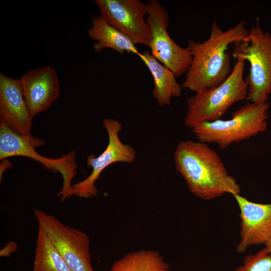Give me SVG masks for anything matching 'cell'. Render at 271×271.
<instances>
[{"mask_svg": "<svg viewBox=\"0 0 271 271\" xmlns=\"http://www.w3.org/2000/svg\"><path fill=\"white\" fill-rule=\"evenodd\" d=\"M240 210V240L236 252L243 253L249 246L264 244L271 239V203L251 202L240 194L234 196Z\"/></svg>", "mask_w": 271, "mask_h": 271, "instance_id": "cell-12", "label": "cell"}, {"mask_svg": "<svg viewBox=\"0 0 271 271\" xmlns=\"http://www.w3.org/2000/svg\"><path fill=\"white\" fill-rule=\"evenodd\" d=\"M234 271H271V254L264 247L255 254L246 255Z\"/></svg>", "mask_w": 271, "mask_h": 271, "instance_id": "cell-18", "label": "cell"}, {"mask_svg": "<svg viewBox=\"0 0 271 271\" xmlns=\"http://www.w3.org/2000/svg\"><path fill=\"white\" fill-rule=\"evenodd\" d=\"M35 147L13 131L0 119V160L13 156H24L32 159L51 171L61 174L62 187L57 193L61 202L73 195L72 181L76 174V152L71 151L58 159L44 157L35 150Z\"/></svg>", "mask_w": 271, "mask_h": 271, "instance_id": "cell-8", "label": "cell"}, {"mask_svg": "<svg viewBox=\"0 0 271 271\" xmlns=\"http://www.w3.org/2000/svg\"><path fill=\"white\" fill-rule=\"evenodd\" d=\"M146 18L150 32L149 47L151 54L160 62L169 68L176 77L188 71L192 61L190 50L176 44L170 37L167 28L169 18L167 11L157 0L147 2Z\"/></svg>", "mask_w": 271, "mask_h": 271, "instance_id": "cell-7", "label": "cell"}, {"mask_svg": "<svg viewBox=\"0 0 271 271\" xmlns=\"http://www.w3.org/2000/svg\"><path fill=\"white\" fill-rule=\"evenodd\" d=\"M249 31L244 20L225 31L214 20L207 40L203 42L189 40L187 48L193 58L182 87L196 93L223 83L232 71L229 46L246 37Z\"/></svg>", "mask_w": 271, "mask_h": 271, "instance_id": "cell-1", "label": "cell"}, {"mask_svg": "<svg viewBox=\"0 0 271 271\" xmlns=\"http://www.w3.org/2000/svg\"><path fill=\"white\" fill-rule=\"evenodd\" d=\"M109 271H171L163 256L153 249L128 252L116 260Z\"/></svg>", "mask_w": 271, "mask_h": 271, "instance_id": "cell-16", "label": "cell"}, {"mask_svg": "<svg viewBox=\"0 0 271 271\" xmlns=\"http://www.w3.org/2000/svg\"><path fill=\"white\" fill-rule=\"evenodd\" d=\"M20 79L33 117L47 109L59 96V78L55 70L50 66L29 70Z\"/></svg>", "mask_w": 271, "mask_h": 271, "instance_id": "cell-13", "label": "cell"}, {"mask_svg": "<svg viewBox=\"0 0 271 271\" xmlns=\"http://www.w3.org/2000/svg\"><path fill=\"white\" fill-rule=\"evenodd\" d=\"M38 228L49 238L72 271H94L91 262L90 239L82 230L62 222L41 209H34Z\"/></svg>", "mask_w": 271, "mask_h": 271, "instance_id": "cell-6", "label": "cell"}, {"mask_svg": "<svg viewBox=\"0 0 271 271\" xmlns=\"http://www.w3.org/2000/svg\"><path fill=\"white\" fill-rule=\"evenodd\" d=\"M17 244L13 241H10L0 250V255L3 257H9L12 253L16 251L17 249Z\"/></svg>", "mask_w": 271, "mask_h": 271, "instance_id": "cell-19", "label": "cell"}, {"mask_svg": "<svg viewBox=\"0 0 271 271\" xmlns=\"http://www.w3.org/2000/svg\"><path fill=\"white\" fill-rule=\"evenodd\" d=\"M102 124L108 133L107 146L98 156L91 154L87 157L86 164L92 168V171L86 179L72 185L73 194L77 197L89 198L96 196L98 190L95 182L106 168L116 162L130 164L136 160L134 149L123 144L119 138V133L122 128L121 123L114 119L106 118Z\"/></svg>", "mask_w": 271, "mask_h": 271, "instance_id": "cell-9", "label": "cell"}, {"mask_svg": "<svg viewBox=\"0 0 271 271\" xmlns=\"http://www.w3.org/2000/svg\"><path fill=\"white\" fill-rule=\"evenodd\" d=\"M1 119L35 148L46 142L31 134L33 116L26 102L20 79L0 73Z\"/></svg>", "mask_w": 271, "mask_h": 271, "instance_id": "cell-11", "label": "cell"}, {"mask_svg": "<svg viewBox=\"0 0 271 271\" xmlns=\"http://www.w3.org/2000/svg\"><path fill=\"white\" fill-rule=\"evenodd\" d=\"M100 16L135 44L149 46L151 36L146 19L147 5L139 0H95Z\"/></svg>", "mask_w": 271, "mask_h": 271, "instance_id": "cell-10", "label": "cell"}, {"mask_svg": "<svg viewBox=\"0 0 271 271\" xmlns=\"http://www.w3.org/2000/svg\"><path fill=\"white\" fill-rule=\"evenodd\" d=\"M148 68L154 80L153 95L160 107L169 105L172 98L180 97L182 86L174 73L157 60L148 51L138 56Z\"/></svg>", "mask_w": 271, "mask_h": 271, "instance_id": "cell-14", "label": "cell"}, {"mask_svg": "<svg viewBox=\"0 0 271 271\" xmlns=\"http://www.w3.org/2000/svg\"><path fill=\"white\" fill-rule=\"evenodd\" d=\"M233 45V58L247 61L250 64L245 79L246 99L255 103L267 102L271 95V33L262 30L257 18L248 34Z\"/></svg>", "mask_w": 271, "mask_h": 271, "instance_id": "cell-5", "label": "cell"}, {"mask_svg": "<svg viewBox=\"0 0 271 271\" xmlns=\"http://www.w3.org/2000/svg\"><path fill=\"white\" fill-rule=\"evenodd\" d=\"M174 159L176 170L195 196L211 200L224 194H240L236 179L228 174L219 154L207 144L181 141L177 146Z\"/></svg>", "mask_w": 271, "mask_h": 271, "instance_id": "cell-2", "label": "cell"}, {"mask_svg": "<svg viewBox=\"0 0 271 271\" xmlns=\"http://www.w3.org/2000/svg\"><path fill=\"white\" fill-rule=\"evenodd\" d=\"M265 247L268 251L271 254V239L265 243Z\"/></svg>", "mask_w": 271, "mask_h": 271, "instance_id": "cell-20", "label": "cell"}, {"mask_svg": "<svg viewBox=\"0 0 271 271\" xmlns=\"http://www.w3.org/2000/svg\"><path fill=\"white\" fill-rule=\"evenodd\" d=\"M33 271H72L47 235L39 228Z\"/></svg>", "mask_w": 271, "mask_h": 271, "instance_id": "cell-17", "label": "cell"}, {"mask_svg": "<svg viewBox=\"0 0 271 271\" xmlns=\"http://www.w3.org/2000/svg\"><path fill=\"white\" fill-rule=\"evenodd\" d=\"M269 104L249 102L232 113L231 118L201 122L192 128L199 142L225 149L265 131Z\"/></svg>", "mask_w": 271, "mask_h": 271, "instance_id": "cell-4", "label": "cell"}, {"mask_svg": "<svg viewBox=\"0 0 271 271\" xmlns=\"http://www.w3.org/2000/svg\"><path fill=\"white\" fill-rule=\"evenodd\" d=\"M244 67L245 61L236 60L231 74L223 83L188 98L184 125L192 128L201 122L220 119L234 103L246 99Z\"/></svg>", "mask_w": 271, "mask_h": 271, "instance_id": "cell-3", "label": "cell"}, {"mask_svg": "<svg viewBox=\"0 0 271 271\" xmlns=\"http://www.w3.org/2000/svg\"><path fill=\"white\" fill-rule=\"evenodd\" d=\"M91 27L87 31L89 37L96 41L93 49L98 52L104 49H111L121 55L125 53L139 56L134 42L127 36L109 25L100 15L94 16Z\"/></svg>", "mask_w": 271, "mask_h": 271, "instance_id": "cell-15", "label": "cell"}]
</instances>
